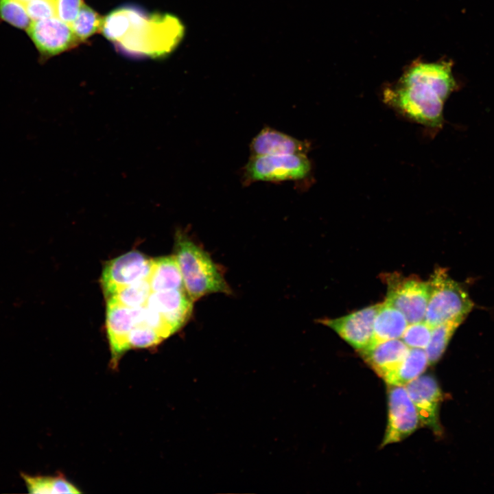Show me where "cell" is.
<instances>
[{"label":"cell","instance_id":"6da1fadb","mask_svg":"<svg viewBox=\"0 0 494 494\" xmlns=\"http://www.w3.org/2000/svg\"><path fill=\"white\" fill-rule=\"evenodd\" d=\"M449 61L415 60L383 91L386 104L407 119L434 130L443 124V108L457 87Z\"/></svg>","mask_w":494,"mask_h":494},{"label":"cell","instance_id":"7a4b0ae2","mask_svg":"<svg viewBox=\"0 0 494 494\" xmlns=\"http://www.w3.org/2000/svg\"><path fill=\"white\" fill-rule=\"evenodd\" d=\"M131 27L118 43L122 51L152 58L170 54L180 44L185 27L175 16L169 14H145L129 7Z\"/></svg>","mask_w":494,"mask_h":494},{"label":"cell","instance_id":"3957f363","mask_svg":"<svg viewBox=\"0 0 494 494\" xmlns=\"http://www.w3.org/2000/svg\"><path fill=\"white\" fill-rule=\"evenodd\" d=\"M175 255L185 289L193 301L212 293L229 294L231 290L210 255L187 236H176Z\"/></svg>","mask_w":494,"mask_h":494},{"label":"cell","instance_id":"277c9868","mask_svg":"<svg viewBox=\"0 0 494 494\" xmlns=\"http://www.w3.org/2000/svg\"><path fill=\"white\" fill-rule=\"evenodd\" d=\"M428 282L430 296L424 321L432 327L452 320L463 322L473 307L467 291L443 268L436 269Z\"/></svg>","mask_w":494,"mask_h":494},{"label":"cell","instance_id":"5b68a950","mask_svg":"<svg viewBox=\"0 0 494 494\" xmlns=\"http://www.w3.org/2000/svg\"><path fill=\"white\" fill-rule=\"evenodd\" d=\"M311 165L306 154L251 156L245 169L248 181L280 182L306 178Z\"/></svg>","mask_w":494,"mask_h":494},{"label":"cell","instance_id":"8992f818","mask_svg":"<svg viewBox=\"0 0 494 494\" xmlns=\"http://www.w3.org/2000/svg\"><path fill=\"white\" fill-rule=\"evenodd\" d=\"M386 301L405 316L409 324L424 320L430 296V284L416 277L390 274L386 277Z\"/></svg>","mask_w":494,"mask_h":494},{"label":"cell","instance_id":"52a82bcc","mask_svg":"<svg viewBox=\"0 0 494 494\" xmlns=\"http://www.w3.org/2000/svg\"><path fill=\"white\" fill-rule=\"evenodd\" d=\"M152 259L137 251H130L109 261L102 272L101 283L106 298L120 289L148 279Z\"/></svg>","mask_w":494,"mask_h":494},{"label":"cell","instance_id":"ba28073f","mask_svg":"<svg viewBox=\"0 0 494 494\" xmlns=\"http://www.w3.org/2000/svg\"><path fill=\"white\" fill-rule=\"evenodd\" d=\"M388 419L381 447L407 438L419 423L416 409L404 386L388 388Z\"/></svg>","mask_w":494,"mask_h":494},{"label":"cell","instance_id":"9c48e42d","mask_svg":"<svg viewBox=\"0 0 494 494\" xmlns=\"http://www.w3.org/2000/svg\"><path fill=\"white\" fill-rule=\"evenodd\" d=\"M27 33L40 53L46 57L58 55L81 43L71 26L57 16L32 21Z\"/></svg>","mask_w":494,"mask_h":494},{"label":"cell","instance_id":"30bf717a","mask_svg":"<svg viewBox=\"0 0 494 494\" xmlns=\"http://www.w3.org/2000/svg\"><path fill=\"white\" fill-rule=\"evenodd\" d=\"M378 307L379 304L373 305L340 318L324 319L321 322L361 351L372 344L373 324Z\"/></svg>","mask_w":494,"mask_h":494},{"label":"cell","instance_id":"8fae6325","mask_svg":"<svg viewBox=\"0 0 494 494\" xmlns=\"http://www.w3.org/2000/svg\"><path fill=\"white\" fill-rule=\"evenodd\" d=\"M143 307L130 308L107 300L106 327L112 363L115 366L122 355L128 351V337L131 330L141 323Z\"/></svg>","mask_w":494,"mask_h":494},{"label":"cell","instance_id":"7c38bea8","mask_svg":"<svg viewBox=\"0 0 494 494\" xmlns=\"http://www.w3.org/2000/svg\"><path fill=\"white\" fill-rule=\"evenodd\" d=\"M405 388L416 409L419 421L435 433H440L438 408L443 395L436 380L429 375H420Z\"/></svg>","mask_w":494,"mask_h":494},{"label":"cell","instance_id":"4fadbf2b","mask_svg":"<svg viewBox=\"0 0 494 494\" xmlns=\"http://www.w3.org/2000/svg\"><path fill=\"white\" fill-rule=\"evenodd\" d=\"M193 302L183 288L152 292L145 305L156 311L174 333L189 318Z\"/></svg>","mask_w":494,"mask_h":494},{"label":"cell","instance_id":"5bb4252c","mask_svg":"<svg viewBox=\"0 0 494 494\" xmlns=\"http://www.w3.org/2000/svg\"><path fill=\"white\" fill-rule=\"evenodd\" d=\"M309 150L308 143L269 127L263 128L250 144L251 156L307 154Z\"/></svg>","mask_w":494,"mask_h":494},{"label":"cell","instance_id":"9a60e30c","mask_svg":"<svg viewBox=\"0 0 494 494\" xmlns=\"http://www.w3.org/2000/svg\"><path fill=\"white\" fill-rule=\"evenodd\" d=\"M408 351L401 340L393 339L374 344L360 352L368 365L384 378L400 364Z\"/></svg>","mask_w":494,"mask_h":494},{"label":"cell","instance_id":"2e32d148","mask_svg":"<svg viewBox=\"0 0 494 494\" xmlns=\"http://www.w3.org/2000/svg\"><path fill=\"white\" fill-rule=\"evenodd\" d=\"M408 324L405 316L398 309L386 301L379 303L374 320L371 345L388 340L399 339Z\"/></svg>","mask_w":494,"mask_h":494},{"label":"cell","instance_id":"e0dca14e","mask_svg":"<svg viewBox=\"0 0 494 494\" xmlns=\"http://www.w3.org/2000/svg\"><path fill=\"white\" fill-rule=\"evenodd\" d=\"M148 280L152 292L185 288L181 272L174 256L152 259Z\"/></svg>","mask_w":494,"mask_h":494},{"label":"cell","instance_id":"ac0fdd59","mask_svg":"<svg viewBox=\"0 0 494 494\" xmlns=\"http://www.w3.org/2000/svg\"><path fill=\"white\" fill-rule=\"evenodd\" d=\"M428 364L425 349L409 348L400 364L383 379L388 386H404L420 376Z\"/></svg>","mask_w":494,"mask_h":494},{"label":"cell","instance_id":"d6986e66","mask_svg":"<svg viewBox=\"0 0 494 494\" xmlns=\"http://www.w3.org/2000/svg\"><path fill=\"white\" fill-rule=\"evenodd\" d=\"M30 493H80L81 491L61 474L30 475L21 473Z\"/></svg>","mask_w":494,"mask_h":494},{"label":"cell","instance_id":"ffe728a7","mask_svg":"<svg viewBox=\"0 0 494 494\" xmlns=\"http://www.w3.org/2000/svg\"><path fill=\"white\" fill-rule=\"evenodd\" d=\"M462 322L460 320H452L432 328L430 340L425 349L430 364L437 362L442 357L451 338Z\"/></svg>","mask_w":494,"mask_h":494},{"label":"cell","instance_id":"44dd1931","mask_svg":"<svg viewBox=\"0 0 494 494\" xmlns=\"http://www.w3.org/2000/svg\"><path fill=\"white\" fill-rule=\"evenodd\" d=\"M131 25L129 7L119 8L104 17L101 32L107 39L117 43L126 35Z\"/></svg>","mask_w":494,"mask_h":494},{"label":"cell","instance_id":"7402d4cb","mask_svg":"<svg viewBox=\"0 0 494 494\" xmlns=\"http://www.w3.org/2000/svg\"><path fill=\"white\" fill-rule=\"evenodd\" d=\"M152 292L148 280L145 279L120 289L106 299L128 307L137 308L146 305Z\"/></svg>","mask_w":494,"mask_h":494},{"label":"cell","instance_id":"603a6c76","mask_svg":"<svg viewBox=\"0 0 494 494\" xmlns=\"http://www.w3.org/2000/svg\"><path fill=\"white\" fill-rule=\"evenodd\" d=\"M103 21L104 17L84 3L71 27L82 43L95 33L102 32Z\"/></svg>","mask_w":494,"mask_h":494},{"label":"cell","instance_id":"cb8c5ba5","mask_svg":"<svg viewBox=\"0 0 494 494\" xmlns=\"http://www.w3.org/2000/svg\"><path fill=\"white\" fill-rule=\"evenodd\" d=\"M0 17L21 29H27L32 23L25 4L19 0H0Z\"/></svg>","mask_w":494,"mask_h":494},{"label":"cell","instance_id":"d4e9b609","mask_svg":"<svg viewBox=\"0 0 494 494\" xmlns=\"http://www.w3.org/2000/svg\"><path fill=\"white\" fill-rule=\"evenodd\" d=\"M164 339L153 328L143 324L136 325L128 337V349L156 346Z\"/></svg>","mask_w":494,"mask_h":494},{"label":"cell","instance_id":"484cf974","mask_svg":"<svg viewBox=\"0 0 494 494\" xmlns=\"http://www.w3.org/2000/svg\"><path fill=\"white\" fill-rule=\"evenodd\" d=\"M432 328L424 320L408 324L401 340L410 348L425 349L430 340Z\"/></svg>","mask_w":494,"mask_h":494},{"label":"cell","instance_id":"4316f807","mask_svg":"<svg viewBox=\"0 0 494 494\" xmlns=\"http://www.w3.org/2000/svg\"><path fill=\"white\" fill-rule=\"evenodd\" d=\"M24 4L32 21L56 16L55 0H31Z\"/></svg>","mask_w":494,"mask_h":494},{"label":"cell","instance_id":"83f0119b","mask_svg":"<svg viewBox=\"0 0 494 494\" xmlns=\"http://www.w3.org/2000/svg\"><path fill=\"white\" fill-rule=\"evenodd\" d=\"M83 4L82 0H55L56 16L71 26Z\"/></svg>","mask_w":494,"mask_h":494},{"label":"cell","instance_id":"f1b7e54d","mask_svg":"<svg viewBox=\"0 0 494 494\" xmlns=\"http://www.w3.org/2000/svg\"><path fill=\"white\" fill-rule=\"evenodd\" d=\"M19 1H20L21 2L25 3H26V2L29 1H31V0H19Z\"/></svg>","mask_w":494,"mask_h":494}]
</instances>
